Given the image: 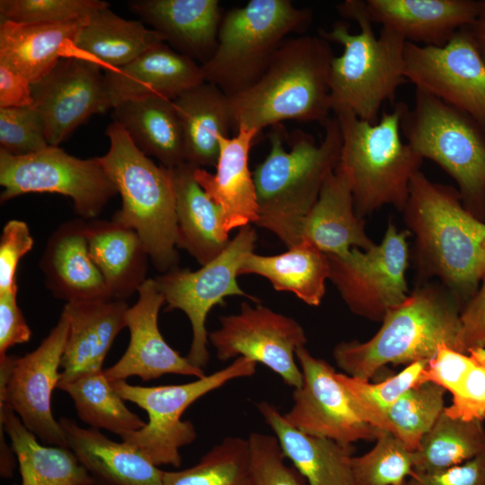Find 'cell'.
I'll use <instances>...</instances> for the list:
<instances>
[{
  "label": "cell",
  "mask_w": 485,
  "mask_h": 485,
  "mask_svg": "<svg viewBox=\"0 0 485 485\" xmlns=\"http://www.w3.org/2000/svg\"><path fill=\"white\" fill-rule=\"evenodd\" d=\"M401 213L414 235L417 284L437 278L463 309L485 272V222L464 208L457 189L420 171Z\"/></svg>",
  "instance_id": "1"
},
{
  "label": "cell",
  "mask_w": 485,
  "mask_h": 485,
  "mask_svg": "<svg viewBox=\"0 0 485 485\" xmlns=\"http://www.w3.org/2000/svg\"><path fill=\"white\" fill-rule=\"evenodd\" d=\"M323 127L320 144L305 132H294L289 151L275 127L269 137V152L252 172L258 203L255 225L272 232L287 248L301 242L303 223L340 158L338 119L331 118Z\"/></svg>",
  "instance_id": "2"
},
{
  "label": "cell",
  "mask_w": 485,
  "mask_h": 485,
  "mask_svg": "<svg viewBox=\"0 0 485 485\" xmlns=\"http://www.w3.org/2000/svg\"><path fill=\"white\" fill-rule=\"evenodd\" d=\"M320 35L285 40L259 80L229 96L233 129L261 131L284 120L318 122L331 119L330 74L334 58Z\"/></svg>",
  "instance_id": "3"
},
{
  "label": "cell",
  "mask_w": 485,
  "mask_h": 485,
  "mask_svg": "<svg viewBox=\"0 0 485 485\" xmlns=\"http://www.w3.org/2000/svg\"><path fill=\"white\" fill-rule=\"evenodd\" d=\"M462 311L440 282L417 284L404 302L387 312L371 339L338 343L334 360L344 374L370 381L387 364L428 361L443 344L458 351Z\"/></svg>",
  "instance_id": "4"
},
{
  "label": "cell",
  "mask_w": 485,
  "mask_h": 485,
  "mask_svg": "<svg viewBox=\"0 0 485 485\" xmlns=\"http://www.w3.org/2000/svg\"><path fill=\"white\" fill-rule=\"evenodd\" d=\"M338 13L355 21L359 32L353 34L349 24L335 22L318 35L343 47L334 57L330 74L331 110L348 112L362 120L376 123L385 101H393L398 88L407 82L404 75L406 40L393 31L383 28L375 34L365 1L345 0L337 4Z\"/></svg>",
  "instance_id": "5"
},
{
  "label": "cell",
  "mask_w": 485,
  "mask_h": 485,
  "mask_svg": "<svg viewBox=\"0 0 485 485\" xmlns=\"http://www.w3.org/2000/svg\"><path fill=\"white\" fill-rule=\"evenodd\" d=\"M403 106L398 102L391 112H382L376 123L348 112L335 114L342 137L336 168L348 183L361 219L386 205L402 212L411 179L420 171L423 158L401 140Z\"/></svg>",
  "instance_id": "6"
},
{
  "label": "cell",
  "mask_w": 485,
  "mask_h": 485,
  "mask_svg": "<svg viewBox=\"0 0 485 485\" xmlns=\"http://www.w3.org/2000/svg\"><path fill=\"white\" fill-rule=\"evenodd\" d=\"M108 152L97 157L122 199L112 221L135 230L153 265L165 273L178 268L175 195L170 170L157 165L112 122Z\"/></svg>",
  "instance_id": "7"
},
{
  "label": "cell",
  "mask_w": 485,
  "mask_h": 485,
  "mask_svg": "<svg viewBox=\"0 0 485 485\" xmlns=\"http://www.w3.org/2000/svg\"><path fill=\"white\" fill-rule=\"evenodd\" d=\"M312 19V10L290 0H251L229 10L215 53L201 65L205 81L228 97L246 90L267 70L286 36L306 30Z\"/></svg>",
  "instance_id": "8"
},
{
  "label": "cell",
  "mask_w": 485,
  "mask_h": 485,
  "mask_svg": "<svg viewBox=\"0 0 485 485\" xmlns=\"http://www.w3.org/2000/svg\"><path fill=\"white\" fill-rule=\"evenodd\" d=\"M401 131L424 159L452 177L464 208L485 222V132L466 114L416 90L412 108L405 103Z\"/></svg>",
  "instance_id": "9"
},
{
  "label": "cell",
  "mask_w": 485,
  "mask_h": 485,
  "mask_svg": "<svg viewBox=\"0 0 485 485\" xmlns=\"http://www.w3.org/2000/svg\"><path fill=\"white\" fill-rule=\"evenodd\" d=\"M257 363L245 357L197 380L159 386L132 385L126 380L110 382L120 397L146 411L148 421L142 428L120 436L157 466L181 463L180 449L197 437L194 425L182 420L184 411L197 400L226 383L256 373Z\"/></svg>",
  "instance_id": "10"
},
{
  "label": "cell",
  "mask_w": 485,
  "mask_h": 485,
  "mask_svg": "<svg viewBox=\"0 0 485 485\" xmlns=\"http://www.w3.org/2000/svg\"><path fill=\"white\" fill-rule=\"evenodd\" d=\"M1 202L27 193H57L83 219H96L118 190L97 157L80 159L58 146L15 156L0 150Z\"/></svg>",
  "instance_id": "11"
},
{
  "label": "cell",
  "mask_w": 485,
  "mask_h": 485,
  "mask_svg": "<svg viewBox=\"0 0 485 485\" xmlns=\"http://www.w3.org/2000/svg\"><path fill=\"white\" fill-rule=\"evenodd\" d=\"M257 234L251 225L241 227L227 247L213 260L197 270L176 268L155 279L166 304V311L181 310L190 320L192 340L187 359L203 369L210 355L207 349V317L216 304H223L230 295L248 297L239 286L237 277L245 258L254 251Z\"/></svg>",
  "instance_id": "12"
},
{
  "label": "cell",
  "mask_w": 485,
  "mask_h": 485,
  "mask_svg": "<svg viewBox=\"0 0 485 485\" xmlns=\"http://www.w3.org/2000/svg\"><path fill=\"white\" fill-rule=\"evenodd\" d=\"M408 231L397 230L390 220L379 244L362 251L352 248L344 255L327 254L329 279L356 315L382 322L389 310L409 295L405 272L409 265Z\"/></svg>",
  "instance_id": "13"
},
{
  "label": "cell",
  "mask_w": 485,
  "mask_h": 485,
  "mask_svg": "<svg viewBox=\"0 0 485 485\" xmlns=\"http://www.w3.org/2000/svg\"><path fill=\"white\" fill-rule=\"evenodd\" d=\"M69 330L66 313L40 346L22 357L0 359V398L44 445L68 447L66 434L51 411V394L60 380L58 368Z\"/></svg>",
  "instance_id": "14"
},
{
  "label": "cell",
  "mask_w": 485,
  "mask_h": 485,
  "mask_svg": "<svg viewBox=\"0 0 485 485\" xmlns=\"http://www.w3.org/2000/svg\"><path fill=\"white\" fill-rule=\"evenodd\" d=\"M404 75L416 90L466 114L485 132V60L468 27L441 47L406 42Z\"/></svg>",
  "instance_id": "15"
},
{
  "label": "cell",
  "mask_w": 485,
  "mask_h": 485,
  "mask_svg": "<svg viewBox=\"0 0 485 485\" xmlns=\"http://www.w3.org/2000/svg\"><path fill=\"white\" fill-rule=\"evenodd\" d=\"M219 321L220 327L208 333V341L220 361L245 357L271 369L289 387H301L303 375L295 351L305 347L307 338L296 320L243 302L237 313Z\"/></svg>",
  "instance_id": "16"
},
{
  "label": "cell",
  "mask_w": 485,
  "mask_h": 485,
  "mask_svg": "<svg viewBox=\"0 0 485 485\" xmlns=\"http://www.w3.org/2000/svg\"><path fill=\"white\" fill-rule=\"evenodd\" d=\"M295 357L303 384L294 389V402L284 414L286 420L305 434L341 445L375 440L379 430L361 419L334 368L305 347L298 348Z\"/></svg>",
  "instance_id": "17"
},
{
  "label": "cell",
  "mask_w": 485,
  "mask_h": 485,
  "mask_svg": "<svg viewBox=\"0 0 485 485\" xmlns=\"http://www.w3.org/2000/svg\"><path fill=\"white\" fill-rule=\"evenodd\" d=\"M101 69L93 60L68 55L31 85L32 107L42 119L50 146H58L92 115L111 109Z\"/></svg>",
  "instance_id": "18"
},
{
  "label": "cell",
  "mask_w": 485,
  "mask_h": 485,
  "mask_svg": "<svg viewBox=\"0 0 485 485\" xmlns=\"http://www.w3.org/2000/svg\"><path fill=\"white\" fill-rule=\"evenodd\" d=\"M137 303L125 314L130 340L119 360L103 370L110 382L138 376L143 381L174 374L201 378L204 370L181 357L163 339L158 327V315L165 304L157 282L147 278L138 288Z\"/></svg>",
  "instance_id": "19"
},
{
  "label": "cell",
  "mask_w": 485,
  "mask_h": 485,
  "mask_svg": "<svg viewBox=\"0 0 485 485\" xmlns=\"http://www.w3.org/2000/svg\"><path fill=\"white\" fill-rule=\"evenodd\" d=\"M45 284L66 303L111 300L103 277L91 258L87 221L62 223L50 235L40 260Z\"/></svg>",
  "instance_id": "20"
},
{
  "label": "cell",
  "mask_w": 485,
  "mask_h": 485,
  "mask_svg": "<svg viewBox=\"0 0 485 485\" xmlns=\"http://www.w3.org/2000/svg\"><path fill=\"white\" fill-rule=\"evenodd\" d=\"M111 109L121 101L146 97L174 101L204 82L201 66L164 42L129 64L104 71Z\"/></svg>",
  "instance_id": "21"
},
{
  "label": "cell",
  "mask_w": 485,
  "mask_h": 485,
  "mask_svg": "<svg viewBox=\"0 0 485 485\" xmlns=\"http://www.w3.org/2000/svg\"><path fill=\"white\" fill-rule=\"evenodd\" d=\"M260 132L239 128L234 137H221L216 172L195 167L194 177L207 196L220 207L227 234L258 220V203L249 153Z\"/></svg>",
  "instance_id": "22"
},
{
  "label": "cell",
  "mask_w": 485,
  "mask_h": 485,
  "mask_svg": "<svg viewBox=\"0 0 485 485\" xmlns=\"http://www.w3.org/2000/svg\"><path fill=\"white\" fill-rule=\"evenodd\" d=\"M128 6L175 51L201 65L215 53L223 18L218 0H137Z\"/></svg>",
  "instance_id": "23"
},
{
  "label": "cell",
  "mask_w": 485,
  "mask_h": 485,
  "mask_svg": "<svg viewBox=\"0 0 485 485\" xmlns=\"http://www.w3.org/2000/svg\"><path fill=\"white\" fill-rule=\"evenodd\" d=\"M370 21L401 35L406 42L441 47L477 14L475 0H366Z\"/></svg>",
  "instance_id": "24"
},
{
  "label": "cell",
  "mask_w": 485,
  "mask_h": 485,
  "mask_svg": "<svg viewBox=\"0 0 485 485\" xmlns=\"http://www.w3.org/2000/svg\"><path fill=\"white\" fill-rule=\"evenodd\" d=\"M128 307L125 300L117 299L65 304L63 311L68 317L69 330L58 384L103 370L107 353L126 327Z\"/></svg>",
  "instance_id": "25"
},
{
  "label": "cell",
  "mask_w": 485,
  "mask_h": 485,
  "mask_svg": "<svg viewBox=\"0 0 485 485\" xmlns=\"http://www.w3.org/2000/svg\"><path fill=\"white\" fill-rule=\"evenodd\" d=\"M68 448L87 470L92 485H163V472L137 449L116 442L99 429L59 419Z\"/></svg>",
  "instance_id": "26"
},
{
  "label": "cell",
  "mask_w": 485,
  "mask_h": 485,
  "mask_svg": "<svg viewBox=\"0 0 485 485\" xmlns=\"http://www.w3.org/2000/svg\"><path fill=\"white\" fill-rule=\"evenodd\" d=\"M196 166L184 163L168 168L172 179L177 219V248L188 251L201 266L229 244L220 207L194 177Z\"/></svg>",
  "instance_id": "27"
},
{
  "label": "cell",
  "mask_w": 485,
  "mask_h": 485,
  "mask_svg": "<svg viewBox=\"0 0 485 485\" xmlns=\"http://www.w3.org/2000/svg\"><path fill=\"white\" fill-rule=\"evenodd\" d=\"M302 240L332 255H344L352 248L367 251L376 244L366 234L365 220L356 213L348 183L337 168L327 177L303 223Z\"/></svg>",
  "instance_id": "28"
},
{
  "label": "cell",
  "mask_w": 485,
  "mask_h": 485,
  "mask_svg": "<svg viewBox=\"0 0 485 485\" xmlns=\"http://www.w3.org/2000/svg\"><path fill=\"white\" fill-rule=\"evenodd\" d=\"M88 18L60 23H19L1 19L0 64L31 84H37L67 54Z\"/></svg>",
  "instance_id": "29"
},
{
  "label": "cell",
  "mask_w": 485,
  "mask_h": 485,
  "mask_svg": "<svg viewBox=\"0 0 485 485\" xmlns=\"http://www.w3.org/2000/svg\"><path fill=\"white\" fill-rule=\"evenodd\" d=\"M257 409L275 433L285 457L291 461L308 485H353V445L296 429L268 401L259 402Z\"/></svg>",
  "instance_id": "30"
},
{
  "label": "cell",
  "mask_w": 485,
  "mask_h": 485,
  "mask_svg": "<svg viewBox=\"0 0 485 485\" xmlns=\"http://www.w3.org/2000/svg\"><path fill=\"white\" fill-rule=\"evenodd\" d=\"M87 238L91 258L112 299L125 300L137 292L147 279L150 259L137 233L112 220L92 219Z\"/></svg>",
  "instance_id": "31"
},
{
  "label": "cell",
  "mask_w": 485,
  "mask_h": 485,
  "mask_svg": "<svg viewBox=\"0 0 485 485\" xmlns=\"http://www.w3.org/2000/svg\"><path fill=\"white\" fill-rule=\"evenodd\" d=\"M119 125L145 154L154 156L166 168L186 162L182 128L173 101L158 97L131 99L112 109Z\"/></svg>",
  "instance_id": "32"
},
{
  "label": "cell",
  "mask_w": 485,
  "mask_h": 485,
  "mask_svg": "<svg viewBox=\"0 0 485 485\" xmlns=\"http://www.w3.org/2000/svg\"><path fill=\"white\" fill-rule=\"evenodd\" d=\"M182 128L186 162L196 167L216 165L221 137L233 129L228 96L204 82L173 101Z\"/></svg>",
  "instance_id": "33"
},
{
  "label": "cell",
  "mask_w": 485,
  "mask_h": 485,
  "mask_svg": "<svg viewBox=\"0 0 485 485\" xmlns=\"http://www.w3.org/2000/svg\"><path fill=\"white\" fill-rule=\"evenodd\" d=\"M161 42V36L143 22L126 20L107 7L87 19L66 56L93 60L106 71L129 64Z\"/></svg>",
  "instance_id": "34"
},
{
  "label": "cell",
  "mask_w": 485,
  "mask_h": 485,
  "mask_svg": "<svg viewBox=\"0 0 485 485\" xmlns=\"http://www.w3.org/2000/svg\"><path fill=\"white\" fill-rule=\"evenodd\" d=\"M0 429L10 437L22 477L20 485H92L87 470L72 450L40 445L1 398Z\"/></svg>",
  "instance_id": "35"
},
{
  "label": "cell",
  "mask_w": 485,
  "mask_h": 485,
  "mask_svg": "<svg viewBox=\"0 0 485 485\" xmlns=\"http://www.w3.org/2000/svg\"><path fill=\"white\" fill-rule=\"evenodd\" d=\"M287 249L277 255L250 253L240 268L239 276H261L275 290L293 293L308 305H320L330 276L327 254L304 240Z\"/></svg>",
  "instance_id": "36"
},
{
  "label": "cell",
  "mask_w": 485,
  "mask_h": 485,
  "mask_svg": "<svg viewBox=\"0 0 485 485\" xmlns=\"http://www.w3.org/2000/svg\"><path fill=\"white\" fill-rule=\"evenodd\" d=\"M415 453L414 472L444 471L485 454V428L481 420L454 419L443 411Z\"/></svg>",
  "instance_id": "37"
},
{
  "label": "cell",
  "mask_w": 485,
  "mask_h": 485,
  "mask_svg": "<svg viewBox=\"0 0 485 485\" xmlns=\"http://www.w3.org/2000/svg\"><path fill=\"white\" fill-rule=\"evenodd\" d=\"M57 388L72 398L77 416L95 429H105L119 436L137 431L146 422L129 410L103 370L84 375L58 384Z\"/></svg>",
  "instance_id": "38"
},
{
  "label": "cell",
  "mask_w": 485,
  "mask_h": 485,
  "mask_svg": "<svg viewBox=\"0 0 485 485\" xmlns=\"http://www.w3.org/2000/svg\"><path fill=\"white\" fill-rule=\"evenodd\" d=\"M163 485H253L248 438L226 436L193 466L163 472Z\"/></svg>",
  "instance_id": "39"
},
{
  "label": "cell",
  "mask_w": 485,
  "mask_h": 485,
  "mask_svg": "<svg viewBox=\"0 0 485 485\" xmlns=\"http://www.w3.org/2000/svg\"><path fill=\"white\" fill-rule=\"evenodd\" d=\"M427 363L418 361L410 364L397 375L376 384L344 373H337L336 376L348 392L361 419L377 430L387 431L389 409L406 391L419 384Z\"/></svg>",
  "instance_id": "40"
},
{
  "label": "cell",
  "mask_w": 485,
  "mask_h": 485,
  "mask_svg": "<svg viewBox=\"0 0 485 485\" xmlns=\"http://www.w3.org/2000/svg\"><path fill=\"white\" fill-rule=\"evenodd\" d=\"M446 390L428 382L406 391L389 409L387 431L417 451L423 436L444 411Z\"/></svg>",
  "instance_id": "41"
},
{
  "label": "cell",
  "mask_w": 485,
  "mask_h": 485,
  "mask_svg": "<svg viewBox=\"0 0 485 485\" xmlns=\"http://www.w3.org/2000/svg\"><path fill=\"white\" fill-rule=\"evenodd\" d=\"M375 446L353 456V485H402L413 473L416 451L389 431L379 430Z\"/></svg>",
  "instance_id": "42"
},
{
  "label": "cell",
  "mask_w": 485,
  "mask_h": 485,
  "mask_svg": "<svg viewBox=\"0 0 485 485\" xmlns=\"http://www.w3.org/2000/svg\"><path fill=\"white\" fill-rule=\"evenodd\" d=\"M110 7L101 0H1V19L19 23H60L88 18Z\"/></svg>",
  "instance_id": "43"
},
{
  "label": "cell",
  "mask_w": 485,
  "mask_h": 485,
  "mask_svg": "<svg viewBox=\"0 0 485 485\" xmlns=\"http://www.w3.org/2000/svg\"><path fill=\"white\" fill-rule=\"evenodd\" d=\"M48 146L42 119L32 106L0 108V150L21 156Z\"/></svg>",
  "instance_id": "44"
},
{
  "label": "cell",
  "mask_w": 485,
  "mask_h": 485,
  "mask_svg": "<svg viewBox=\"0 0 485 485\" xmlns=\"http://www.w3.org/2000/svg\"><path fill=\"white\" fill-rule=\"evenodd\" d=\"M253 485H308L304 476L285 463L275 436L252 432L248 437Z\"/></svg>",
  "instance_id": "45"
},
{
  "label": "cell",
  "mask_w": 485,
  "mask_h": 485,
  "mask_svg": "<svg viewBox=\"0 0 485 485\" xmlns=\"http://www.w3.org/2000/svg\"><path fill=\"white\" fill-rule=\"evenodd\" d=\"M472 365L459 391L453 395L446 415L463 420L485 419V348L471 349Z\"/></svg>",
  "instance_id": "46"
},
{
  "label": "cell",
  "mask_w": 485,
  "mask_h": 485,
  "mask_svg": "<svg viewBox=\"0 0 485 485\" xmlns=\"http://www.w3.org/2000/svg\"><path fill=\"white\" fill-rule=\"evenodd\" d=\"M33 244V237L24 221L13 219L5 224L0 239V294L18 289V264Z\"/></svg>",
  "instance_id": "47"
},
{
  "label": "cell",
  "mask_w": 485,
  "mask_h": 485,
  "mask_svg": "<svg viewBox=\"0 0 485 485\" xmlns=\"http://www.w3.org/2000/svg\"><path fill=\"white\" fill-rule=\"evenodd\" d=\"M472 365V356L458 352L445 344L428 361L420 374L419 384L431 382L454 395Z\"/></svg>",
  "instance_id": "48"
},
{
  "label": "cell",
  "mask_w": 485,
  "mask_h": 485,
  "mask_svg": "<svg viewBox=\"0 0 485 485\" xmlns=\"http://www.w3.org/2000/svg\"><path fill=\"white\" fill-rule=\"evenodd\" d=\"M407 485H485V454L441 472L413 473Z\"/></svg>",
  "instance_id": "49"
},
{
  "label": "cell",
  "mask_w": 485,
  "mask_h": 485,
  "mask_svg": "<svg viewBox=\"0 0 485 485\" xmlns=\"http://www.w3.org/2000/svg\"><path fill=\"white\" fill-rule=\"evenodd\" d=\"M477 348H485V272L478 291L461 313L458 352L468 354Z\"/></svg>",
  "instance_id": "50"
},
{
  "label": "cell",
  "mask_w": 485,
  "mask_h": 485,
  "mask_svg": "<svg viewBox=\"0 0 485 485\" xmlns=\"http://www.w3.org/2000/svg\"><path fill=\"white\" fill-rule=\"evenodd\" d=\"M17 291L0 294V359L9 348L30 340L31 331L17 304Z\"/></svg>",
  "instance_id": "51"
},
{
  "label": "cell",
  "mask_w": 485,
  "mask_h": 485,
  "mask_svg": "<svg viewBox=\"0 0 485 485\" xmlns=\"http://www.w3.org/2000/svg\"><path fill=\"white\" fill-rule=\"evenodd\" d=\"M31 85L24 76L0 64V108L32 106Z\"/></svg>",
  "instance_id": "52"
},
{
  "label": "cell",
  "mask_w": 485,
  "mask_h": 485,
  "mask_svg": "<svg viewBox=\"0 0 485 485\" xmlns=\"http://www.w3.org/2000/svg\"><path fill=\"white\" fill-rule=\"evenodd\" d=\"M468 28L480 53L485 60V0L479 1L476 17Z\"/></svg>",
  "instance_id": "53"
},
{
  "label": "cell",
  "mask_w": 485,
  "mask_h": 485,
  "mask_svg": "<svg viewBox=\"0 0 485 485\" xmlns=\"http://www.w3.org/2000/svg\"><path fill=\"white\" fill-rule=\"evenodd\" d=\"M402 485H407L406 481Z\"/></svg>",
  "instance_id": "54"
}]
</instances>
